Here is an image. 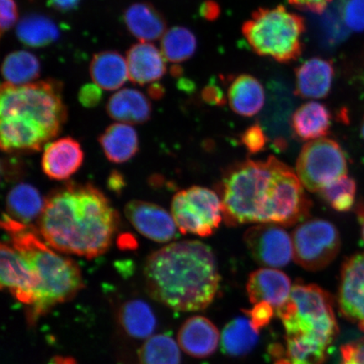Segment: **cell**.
Returning <instances> with one entry per match:
<instances>
[{
	"instance_id": "obj_28",
	"label": "cell",
	"mask_w": 364,
	"mask_h": 364,
	"mask_svg": "<svg viewBox=\"0 0 364 364\" xmlns=\"http://www.w3.org/2000/svg\"><path fill=\"white\" fill-rule=\"evenodd\" d=\"M119 320L126 333L136 339L149 338L156 328V318L143 300L125 303L120 309Z\"/></svg>"
},
{
	"instance_id": "obj_1",
	"label": "cell",
	"mask_w": 364,
	"mask_h": 364,
	"mask_svg": "<svg viewBox=\"0 0 364 364\" xmlns=\"http://www.w3.org/2000/svg\"><path fill=\"white\" fill-rule=\"evenodd\" d=\"M119 216L101 191L91 184L68 183L45 200L41 235L59 252L88 259L111 247Z\"/></svg>"
},
{
	"instance_id": "obj_48",
	"label": "cell",
	"mask_w": 364,
	"mask_h": 364,
	"mask_svg": "<svg viewBox=\"0 0 364 364\" xmlns=\"http://www.w3.org/2000/svg\"><path fill=\"white\" fill-rule=\"evenodd\" d=\"M361 135L363 136V139H364V119L363 121V124L361 126Z\"/></svg>"
},
{
	"instance_id": "obj_31",
	"label": "cell",
	"mask_w": 364,
	"mask_h": 364,
	"mask_svg": "<svg viewBox=\"0 0 364 364\" xmlns=\"http://www.w3.org/2000/svg\"><path fill=\"white\" fill-rule=\"evenodd\" d=\"M161 47L167 61L180 63L194 55L198 41L193 31L183 26H174L162 36Z\"/></svg>"
},
{
	"instance_id": "obj_34",
	"label": "cell",
	"mask_w": 364,
	"mask_h": 364,
	"mask_svg": "<svg viewBox=\"0 0 364 364\" xmlns=\"http://www.w3.org/2000/svg\"><path fill=\"white\" fill-rule=\"evenodd\" d=\"M269 141L266 131L258 124L248 127L240 136V142L250 154L263 151Z\"/></svg>"
},
{
	"instance_id": "obj_6",
	"label": "cell",
	"mask_w": 364,
	"mask_h": 364,
	"mask_svg": "<svg viewBox=\"0 0 364 364\" xmlns=\"http://www.w3.org/2000/svg\"><path fill=\"white\" fill-rule=\"evenodd\" d=\"M283 163L274 156L264 161L248 159L223 173L217 191L228 226L265 223Z\"/></svg>"
},
{
	"instance_id": "obj_4",
	"label": "cell",
	"mask_w": 364,
	"mask_h": 364,
	"mask_svg": "<svg viewBox=\"0 0 364 364\" xmlns=\"http://www.w3.org/2000/svg\"><path fill=\"white\" fill-rule=\"evenodd\" d=\"M277 313L284 335V343L271 346L273 364H324L339 331L330 294L316 284H295Z\"/></svg>"
},
{
	"instance_id": "obj_36",
	"label": "cell",
	"mask_w": 364,
	"mask_h": 364,
	"mask_svg": "<svg viewBox=\"0 0 364 364\" xmlns=\"http://www.w3.org/2000/svg\"><path fill=\"white\" fill-rule=\"evenodd\" d=\"M247 313L253 328L259 332L271 322L274 316V308L268 303L261 302L254 304Z\"/></svg>"
},
{
	"instance_id": "obj_22",
	"label": "cell",
	"mask_w": 364,
	"mask_h": 364,
	"mask_svg": "<svg viewBox=\"0 0 364 364\" xmlns=\"http://www.w3.org/2000/svg\"><path fill=\"white\" fill-rule=\"evenodd\" d=\"M331 114L324 104L312 101L296 109L290 119L294 134L303 141H312L328 134Z\"/></svg>"
},
{
	"instance_id": "obj_20",
	"label": "cell",
	"mask_w": 364,
	"mask_h": 364,
	"mask_svg": "<svg viewBox=\"0 0 364 364\" xmlns=\"http://www.w3.org/2000/svg\"><path fill=\"white\" fill-rule=\"evenodd\" d=\"M124 21L129 33L143 43L161 38L167 31L162 14L146 2L132 4L124 12Z\"/></svg>"
},
{
	"instance_id": "obj_16",
	"label": "cell",
	"mask_w": 364,
	"mask_h": 364,
	"mask_svg": "<svg viewBox=\"0 0 364 364\" xmlns=\"http://www.w3.org/2000/svg\"><path fill=\"white\" fill-rule=\"evenodd\" d=\"M84 152L78 141L67 136L46 145L42 167L49 178L65 181L80 169Z\"/></svg>"
},
{
	"instance_id": "obj_41",
	"label": "cell",
	"mask_w": 364,
	"mask_h": 364,
	"mask_svg": "<svg viewBox=\"0 0 364 364\" xmlns=\"http://www.w3.org/2000/svg\"><path fill=\"white\" fill-rule=\"evenodd\" d=\"M203 99L205 102L211 105L222 106L226 102L222 90L215 84L208 85L203 91Z\"/></svg>"
},
{
	"instance_id": "obj_27",
	"label": "cell",
	"mask_w": 364,
	"mask_h": 364,
	"mask_svg": "<svg viewBox=\"0 0 364 364\" xmlns=\"http://www.w3.org/2000/svg\"><path fill=\"white\" fill-rule=\"evenodd\" d=\"M16 36L27 47L44 48L58 39L59 30L56 23L50 18L31 14L18 22Z\"/></svg>"
},
{
	"instance_id": "obj_17",
	"label": "cell",
	"mask_w": 364,
	"mask_h": 364,
	"mask_svg": "<svg viewBox=\"0 0 364 364\" xmlns=\"http://www.w3.org/2000/svg\"><path fill=\"white\" fill-rule=\"evenodd\" d=\"M177 341L182 351L195 358H206L215 353L220 334L208 318L196 316L181 326Z\"/></svg>"
},
{
	"instance_id": "obj_8",
	"label": "cell",
	"mask_w": 364,
	"mask_h": 364,
	"mask_svg": "<svg viewBox=\"0 0 364 364\" xmlns=\"http://www.w3.org/2000/svg\"><path fill=\"white\" fill-rule=\"evenodd\" d=\"M171 215L181 233L208 237L220 227L222 203L215 191L192 186L177 193L171 202Z\"/></svg>"
},
{
	"instance_id": "obj_39",
	"label": "cell",
	"mask_w": 364,
	"mask_h": 364,
	"mask_svg": "<svg viewBox=\"0 0 364 364\" xmlns=\"http://www.w3.org/2000/svg\"><path fill=\"white\" fill-rule=\"evenodd\" d=\"M102 95V89L97 85H86L80 89V102L85 107H94L101 102Z\"/></svg>"
},
{
	"instance_id": "obj_2",
	"label": "cell",
	"mask_w": 364,
	"mask_h": 364,
	"mask_svg": "<svg viewBox=\"0 0 364 364\" xmlns=\"http://www.w3.org/2000/svg\"><path fill=\"white\" fill-rule=\"evenodd\" d=\"M144 273L149 294L177 311L208 308L220 288L215 255L197 240L172 243L153 252Z\"/></svg>"
},
{
	"instance_id": "obj_45",
	"label": "cell",
	"mask_w": 364,
	"mask_h": 364,
	"mask_svg": "<svg viewBox=\"0 0 364 364\" xmlns=\"http://www.w3.org/2000/svg\"><path fill=\"white\" fill-rule=\"evenodd\" d=\"M110 186L114 190H117V188H122V184H124V181H122V177L121 175H118L117 172L114 173V175L111 176L110 179Z\"/></svg>"
},
{
	"instance_id": "obj_15",
	"label": "cell",
	"mask_w": 364,
	"mask_h": 364,
	"mask_svg": "<svg viewBox=\"0 0 364 364\" xmlns=\"http://www.w3.org/2000/svg\"><path fill=\"white\" fill-rule=\"evenodd\" d=\"M292 289L288 275L270 267L250 273L247 284L250 303L266 302L277 311L289 301Z\"/></svg>"
},
{
	"instance_id": "obj_29",
	"label": "cell",
	"mask_w": 364,
	"mask_h": 364,
	"mask_svg": "<svg viewBox=\"0 0 364 364\" xmlns=\"http://www.w3.org/2000/svg\"><path fill=\"white\" fill-rule=\"evenodd\" d=\"M258 331L253 328L250 318H234L225 326L221 336L223 351L231 357L249 353L257 345Z\"/></svg>"
},
{
	"instance_id": "obj_26",
	"label": "cell",
	"mask_w": 364,
	"mask_h": 364,
	"mask_svg": "<svg viewBox=\"0 0 364 364\" xmlns=\"http://www.w3.org/2000/svg\"><path fill=\"white\" fill-rule=\"evenodd\" d=\"M45 201L38 189L26 184H18L9 192L6 200L7 215L23 224L31 222L42 215Z\"/></svg>"
},
{
	"instance_id": "obj_5",
	"label": "cell",
	"mask_w": 364,
	"mask_h": 364,
	"mask_svg": "<svg viewBox=\"0 0 364 364\" xmlns=\"http://www.w3.org/2000/svg\"><path fill=\"white\" fill-rule=\"evenodd\" d=\"M1 226L11 240L10 244L40 277L36 301L26 311L27 322L33 326L57 304L74 298L84 288L83 277L76 262L50 248L34 227L23 224L9 215H3Z\"/></svg>"
},
{
	"instance_id": "obj_11",
	"label": "cell",
	"mask_w": 364,
	"mask_h": 364,
	"mask_svg": "<svg viewBox=\"0 0 364 364\" xmlns=\"http://www.w3.org/2000/svg\"><path fill=\"white\" fill-rule=\"evenodd\" d=\"M244 241L258 264L267 267H284L294 258L292 236L283 227L259 224L245 232Z\"/></svg>"
},
{
	"instance_id": "obj_35",
	"label": "cell",
	"mask_w": 364,
	"mask_h": 364,
	"mask_svg": "<svg viewBox=\"0 0 364 364\" xmlns=\"http://www.w3.org/2000/svg\"><path fill=\"white\" fill-rule=\"evenodd\" d=\"M346 25L354 31H364V0H348L343 11Z\"/></svg>"
},
{
	"instance_id": "obj_24",
	"label": "cell",
	"mask_w": 364,
	"mask_h": 364,
	"mask_svg": "<svg viewBox=\"0 0 364 364\" xmlns=\"http://www.w3.org/2000/svg\"><path fill=\"white\" fill-rule=\"evenodd\" d=\"M90 73L94 83L105 90H118L129 79L126 59L115 51L95 54Z\"/></svg>"
},
{
	"instance_id": "obj_47",
	"label": "cell",
	"mask_w": 364,
	"mask_h": 364,
	"mask_svg": "<svg viewBox=\"0 0 364 364\" xmlns=\"http://www.w3.org/2000/svg\"><path fill=\"white\" fill-rule=\"evenodd\" d=\"M357 215L358 217L359 222L361 223L362 225V236L364 241V204L359 203L357 207Z\"/></svg>"
},
{
	"instance_id": "obj_10",
	"label": "cell",
	"mask_w": 364,
	"mask_h": 364,
	"mask_svg": "<svg viewBox=\"0 0 364 364\" xmlns=\"http://www.w3.org/2000/svg\"><path fill=\"white\" fill-rule=\"evenodd\" d=\"M294 260L304 269H325L340 252L341 236L332 223L312 218L299 224L292 234Z\"/></svg>"
},
{
	"instance_id": "obj_43",
	"label": "cell",
	"mask_w": 364,
	"mask_h": 364,
	"mask_svg": "<svg viewBox=\"0 0 364 364\" xmlns=\"http://www.w3.org/2000/svg\"><path fill=\"white\" fill-rule=\"evenodd\" d=\"M80 1L81 0H48V4L50 7L58 11L66 12L75 10Z\"/></svg>"
},
{
	"instance_id": "obj_18",
	"label": "cell",
	"mask_w": 364,
	"mask_h": 364,
	"mask_svg": "<svg viewBox=\"0 0 364 364\" xmlns=\"http://www.w3.org/2000/svg\"><path fill=\"white\" fill-rule=\"evenodd\" d=\"M334 75L331 61L309 58L295 70V93L304 99L325 98L330 93Z\"/></svg>"
},
{
	"instance_id": "obj_13",
	"label": "cell",
	"mask_w": 364,
	"mask_h": 364,
	"mask_svg": "<svg viewBox=\"0 0 364 364\" xmlns=\"http://www.w3.org/2000/svg\"><path fill=\"white\" fill-rule=\"evenodd\" d=\"M338 301L341 315L364 331V253L348 257L341 267Z\"/></svg>"
},
{
	"instance_id": "obj_40",
	"label": "cell",
	"mask_w": 364,
	"mask_h": 364,
	"mask_svg": "<svg viewBox=\"0 0 364 364\" xmlns=\"http://www.w3.org/2000/svg\"><path fill=\"white\" fill-rule=\"evenodd\" d=\"M291 6L300 11L314 14H322L328 7L332 0H288Z\"/></svg>"
},
{
	"instance_id": "obj_33",
	"label": "cell",
	"mask_w": 364,
	"mask_h": 364,
	"mask_svg": "<svg viewBox=\"0 0 364 364\" xmlns=\"http://www.w3.org/2000/svg\"><path fill=\"white\" fill-rule=\"evenodd\" d=\"M357 194V183L352 177L344 176L322 188L318 195L334 210H352Z\"/></svg>"
},
{
	"instance_id": "obj_38",
	"label": "cell",
	"mask_w": 364,
	"mask_h": 364,
	"mask_svg": "<svg viewBox=\"0 0 364 364\" xmlns=\"http://www.w3.org/2000/svg\"><path fill=\"white\" fill-rule=\"evenodd\" d=\"M18 20V10L15 0H1V33L11 30Z\"/></svg>"
},
{
	"instance_id": "obj_25",
	"label": "cell",
	"mask_w": 364,
	"mask_h": 364,
	"mask_svg": "<svg viewBox=\"0 0 364 364\" xmlns=\"http://www.w3.org/2000/svg\"><path fill=\"white\" fill-rule=\"evenodd\" d=\"M105 156L112 163L129 161L139 151V136L130 124H114L100 136Z\"/></svg>"
},
{
	"instance_id": "obj_46",
	"label": "cell",
	"mask_w": 364,
	"mask_h": 364,
	"mask_svg": "<svg viewBox=\"0 0 364 364\" xmlns=\"http://www.w3.org/2000/svg\"><path fill=\"white\" fill-rule=\"evenodd\" d=\"M49 364H77L75 359L73 358L57 356L51 359Z\"/></svg>"
},
{
	"instance_id": "obj_14",
	"label": "cell",
	"mask_w": 364,
	"mask_h": 364,
	"mask_svg": "<svg viewBox=\"0 0 364 364\" xmlns=\"http://www.w3.org/2000/svg\"><path fill=\"white\" fill-rule=\"evenodd\" d=\"M125 215L141 235L158 243L170 242L176 237L174 218L165 208L151 203L134 200L126 205Z\"/></svg>"
},
{
	"instance_id": "obj_7",
	"label": "cell",
	"mask_w": 364,
	"mask_h": 364,
	"mask_svg": "<svg viewBox=\"0 0 364 364\" xmlns=\"http://www.w3.org/2000/svg\"><path fill=\"white\" fill-rule=\"evenodd\" d=\"M306 31L304 18L284 6L259 8L242 26L244 38L255 53L282 63L301 56Z\"/></svg>"
},
{
	"instance_id": "obj_32",
	"label": "cell",
	"mask_w": 364,
	"mask_h": 364,
	"mask_svg": "<svg viewBox=\"0 0 364 364\" xmlns=\"http://www.w3.org/2000/svg\"><path fill=\"white\" fill-rule=\"evenodd\" d=\"M180 348L169 336H150L139 350V364H181Z\"/></svg>"
},
{
	"instance_id": "obj_12",
	"label": "cell",
	"mask_w": 364,
	"mask_h": 364,
	"mask_svg": "<svg viewBox=\"0 0 364 364\" xmlns=\"http://www.w3.org/2000/svg\"><path fill=\"white\" fill-rule=\"evenodd\" d=\"M41 284L40 277L26 258L11 244H1L0 284L18 301L31 306L36 299Z\"/></svg>"
},
{
	"instance_id": "obj_3",
	"label": "cell",
	"mask_w": 364,
	"mask_h": 364,
	"mask_svg": "<svg viewBox=\"0 0 364 364\" xmlns=\"http://www.w3.org/2000/svg\"><path fill=\"white\" fill-rule=\"evenodd\" d=\"M67 119L60 82L24 85L4 83L0 95V139L3 151H38L60 133Z\"/></svg>"
},
{
	"instance_id": "obj_44",
	"label": "cell",
	"mask_w": 364,
	"mask_h": 364,
	"mask_svg": "<svg viewBox=\"0 0 364 364\" xmlns=\"http://www.w3.org/2000/svg\"><path fill=\"white\" fill-rule=\"evenodd\" d=\"M149 93L152 98L159 99L162 97L164 90L161 85L153 84L149 89Z\"/></svg>"
},
{
	"instance_id": "obj_19",
	"label": "cell",
	"mask_w": 364,
	"mask_h": 364,
	"mask_svg": "<svg viewBox=\"0 0 364 364\" xmlns=\"http://www.w3.org/2000/svg\"><path fill=\"white\" fill-rule=\"evenodd\" d=\"M129 80L139 85L154 83L161 80L166 72V58L161 50L149 43L132 46L127 53Z\"/></svg>"
},
{
	"instance_id": "obj_37",
	"label": "cell",
	"mask_w": 364,
	"mask_h": 364,
	"mask_svg": "<svg viewBox=\"0 0 364 364\" xmlns=\"http://www.w3.org/2000/svg\"><path fill=\"white\" fill-rule=\"evenodd\" d=\"M340 364H364V338L341 348Z\"/></svg>"
},
{
	"instance_id": "obj_9",
	"label": "cell",
	"mask_w": 364,
	"mask_h": 364,
	"mask_svg": "<svg viewBox=\"0 0 364 364\" xmlns=\"http://www.w3.org/2000/svg\"><path fill=\"white\" fill-rule=\"evenodd\" d=\"M348 162L343 148L335 140L321 138L303 147L296 164V174L309 192L318 193L325 186L347 176Z\"/></svg>"
},
{
	"instance_id": "obj_42",
	"label": "cell",
	"mask_w": 364,
	"mask_h": 364,
	"mask_svg": "<svg viewBox=\"0 0 364 364\" xmlns=\"http://www.w3.org/2000/svg\"><path fill=\"white\" fill-rule=\"evenodd\" d=\"M200 14L207 20L212 21L215 20L216 18L220 16V8L218 6L217 3L208 0V1L204 2L200 8Z\"/></svg>"
},
{
	"instance_id": "obj_21",
	"label": "cell",
	"mask_w": 364,
	"mask_h": 364,
	"mask_svg": "<svg viewBox=\"0 0 364 364\" xmlns=\"http://www.w3.org/2000/svg\"><path fill=\"white\" fill-rule=\"evenodd\" d=\"M266 93L260 80L250 75L235 77L228 89V102L235 113L252 117L262 111Z\"/></svg>"
},
{
	"instance_id": "obj_23",
	"label": "cell",
	"mask_w": 364,
	"mask_h": 364,
	"mask_svg": "<svg viewBox=\"0 0 364 364\" xmlns=\"http://www.w3.org/2000/svg\"><path fill=\"white\" fill-rule=\"evenodd\" d=\"M108 115L112 119L127 124H141L151 116V104L139 90L125 88L118 90L107 105Z\"/></svg>"
},
{
	"instance_id": "obj_30",
	"label": "cell",
	"mask_w": 364,
	"mask_h": 364,
	"mask_svg": "<svg viewBox=\"0 0 364 364\" xmlns=\"http://www.w3.org/2000/svg\"><path fill=\"white\" fill-rule=\"evenodd\" d=\"M2 75L6 83L24 85L33 83L40 75V63L33 53L16 51L7 55L2 63Z\"/></svg>"
}]
</instances>
